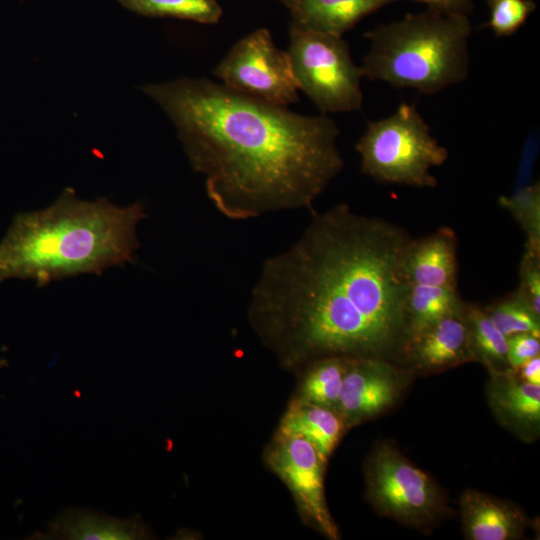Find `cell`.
Masks as SVG:
<instances>
[{
  "label": "cell",
  "instance_id": "obj_25",
  "mask_svg": "<svg viewBox=\"0 0 540 540\" xmlns=\"http://www.w3.org/2000/svg\"><path fill=\"white\" fill-rule=\"evenodd\" d=\"M539 252L528 248L520 266V287L516 294L540 316Z\"/></svg>",
  "mask_w": 540,
  "mask_h": 540
},
{
  "label": "cell",
  "instance_id": "obj_13",
  "mask_svg": "<svg viewBox=\"0 0 540 540\" xmlns=\"http://www.w3.org/2000/svg\"><path fill=\"white\" fill-rule=\"evenodd\" d=\"M465 534L472 540H509L522 535L526 519L511 504L475 490L460 500Z\"/></svg>",
  "mask_w": 540,
  "mask_h": 540
},
{
  "label": "cell",
  "instance_id": "obj_19",
  "mask_svg": "<svg viewBox=\"0 0 540 540\" xmlns=\"http://www.w3.org/2000/svg\"><path fill=\"white\" fill-rule=\"evenodd\" d=\"M463 305L455 287L411 285L405 307L407 339L460 311Z\"/></svg>",
  "mask_w": 540,
  "mask_h": 540
},
{
  "label": "cell",
  "instance_id": "obj_17",
  "mask_svg": "<svg viewBox=\"0 0 540 540\" xmlns=\"http://www.w3.org/2000/svg\"><path fill=\"white\" fill-rule=\"evenodd\" d=\"M512 368L490 370V401L505 422L518 427H531L540 420V385L517 378Z\"/></svg>",
  "mask_w": 540,
  "mask_h": 540
},
{
  "label": "cell",
  "instance_id": "obj_14",
  "mask_svg": "<svg viewBox=\"0 0 540 540\" xmlns=\"http://www.w3.org/2000/svg\"><path fill=\"white\" fill-rule=\"evenodd\" d=\"M43 538L135 540L150 538V532L139 518L118 519L86 509H69L51 521Z\"/></svg>",
  "mask_w": 540,
  "mask_h": 540
},
{
  "label": "cell",
  "instance_id": "obj_20",
  "mask_svg": "<svg viewBox=\"0 0 540 540\" xmlns=\"http://www.w3.org/2000/svg\"><path fill=\"white\" fill-rule=\"evenodd\" d=\"M464 317L474 359L482 361L490 370L510 367L507 361V338L496 327L486 310L464 304Z\"/></svg>",
  "mask_w": 540,
  "mask_h": 540
},
{
  "label": "cell",
  "instance_id": "obj_21",
  "mask_svg": "<svg viewBox=\"0 0 540 540\" xmlns=\"http://www.w3.org/2000/svg\"><path fill=\"white\" fill-rule=\"evenodd\" d=\"M127 9L144 16L172 17L214 24L223 10L217 0H117Z\"/></svg>",
  "mask_w": 540,
  "mask_h": 540
},
{
  "label": "cell",
  "instance_id": "obj_28",
  "mask_svg": "<svg viewBox=\"0 0 540 540\" xmlns=\"http://www.w3.org/2000/svg\"><path fill=\"white\" fill-rule=\"evenodd\" d=\"M520 378L530 384L540 385V357L539 355L525 362L519 367Z\"/></svg>",
  "mask_w": 540,
  "mask_h": 540
},
{
  "label": "cell",
  "instance_id": "obj_11",
  "mask_svg": "<svg viewBox=\"0 0 540 540\" xmlns=\"http://www.w3.org/2000/svg\"><path fill=\"white\" fill-rule=\"evenodd\" d=\"M411 285L457 288V238L442 227L435 233L410 243L403 262Z\"/></svg>",
  "mask_w": 540,
  "mask_h": 540
},
{
  "label": "cell",
  "instance_id": "obj_26",
  "mask_svg": "<svg viewBox=\"0 0 540 540\" xmlns=\"http://www.w3.org/2000/svg\"><path fill=\"white\" fill-rule=\"evenodd\" d=\"M539 352V336L519 333L507 337V361L513 370H517L525 362L538 356Z\"/></svg>",
  "mask_w": 540,
  "mask_h": 540
},
{
  "label": "cell",
  "instance_id": "obj_9",
  "mask_svg": "<svg viewBox=\"0 0 540 540\" xmlns=\"http://www.w3.org/2000/svg\"><path fill=\"white\" fill-rule=\"evenodd\" d=\"M264 461L291 492L302 520L327 538L338 539L324 493L327 462L316 448L304 438L276 432L265 448Z\"/></svg>",
  "mask_w": 540,
  "mask_h": 540
},
{
  "label": "cell",
  "instance_id": "obj_1",
  "mask_svg": "<svg viewBox=\"0 0 540 540\" xmlns=\"http://www.w3.org/2000/svg\"><path fill=\"white\" fill-rule=\"evenodd\" d=\"M412 240L346 204L313 214L294 244L263 262L247 308L252 330L293 372L328 356L383 358L407 341Z\"/></svg>",
  "mask_w": 540,
  "mask_h": 540
},
{
  "label": "cell",
  "instance_id": "obj_6",
  "mask_svg": "<svg viewBox=\"0 0 540 540\" xmlns=\"http://www.w3.org/2000/svg\"><path fill=\"white\" fill-rule=\"evenodd\" d=\"M289 38L287 52L297 86L323 114L361 108L363 74L342 36L291 25Z\"/></svg>",
  "mask_w": 540,
  "mask_h": 540
},
{
  "label": "cell",
  "instance_id": "obj_23",
  "mask_svg": "<svg viewBox=\"0 0 540 540\" xmlns=\"http://www.w3.org/2000/svg\"><path fill=\"white\" fill-rule=\"evenodd\" d=\"M502 207L519 221L528 236L527 247L540 250V191L539 184L520 188L514 195L501 197Z\"/></svg>",
  "mask_w": 540,
  "mask_h": 540
},
{
  "label": "cell",
  "instance_id": "obj_2",
  "mask_svg": "<svg viewBox=\"0 0 540 540\" xmlns=\"http://www.w3.org/2000/svg\"><path fill=\"white\" fill-rule=\"evenodd\" d=\"M141 89L173 123L209 200L228 219L310 209L344 166L339 128L326 114H298L205 78Z\"/></svg>",
  "mask_w": 540,
  "mask_h": 540
},
{
  "label": "cell",
  "instance_id": "obj_4",
  "mask_svg": "<svg viewBox=\"0 0 540 540\" xmlns=\"http://www.w3.org/2000/svg\"><path fill=\"white\" fill-rule=\"evenodd\" d=\"M471 31L467 15L432 8L381 24L365 35L370 47L360 66L363 77L438 93L468 77Z\"/></svg>",
  "mask_w": 540,
  "mask_h": 540
},
{
  "label": "cell",
  "instance_id": "obj_27",
  "mask_svg": "<svg viewBox=\"0 0 540 540\" xmlns=\"http://www.w3.org/2000/svg\"><path fill=\"white\" fill-rule=\"evenodd\" d=\"M429 8L452 14L469 15L473 10L472 0H415Z\"/></svg>",
  "mask_w": 540,
  "mask_h": 540
},
{
  "label": "cell",
  "instance_id": "obj_12",
  "mask_svg": "<svg viewBox=\"0 0 540 540\" xmlns=\"http://www.w3.org/2000/svg\"><path fill=\"white\" fill-rule=\"evenodd\" d=\"M406 346L422 368L454 366L474 359L463 308L409 337Z\"/></svg>",
  "mask_w": 540,
  "mask_h": 540
},
{
  "label": "cell",
  "instance_id": "obj_16",
  "mask_svg": "<svg viewBox=\"0 0 540 540\" xmlns=\"http://www.w3.org/2000/svg\"><path fill=\"white\" fill-rule=\"evenodd\" d=\"M345 430L335 410L291 399L277 432L304 438L327 462Z\"/></svg>",
  "mask_w": 540,
  "mask_h": 540
},
{
  "label": "cell",
  "instance_id": "obj_5",
  "mask_svg": "<svg viewBox=\"0 0 540 540\" xmlns=\"http://www.w3.org/2000/svg\"><path fill=\"white\" fill-rule=\"evenodd\" d=\"M361 170L373 179L417 188L434 187L431 169L448 158L415 104L401 103L390 116L371 121L356 144Z\"/></svg>",
  "mask_w": 540,
  "mask_h": 540
},
{
  "label": "cell",
  "instance_id": "obj_3",
  "mask_svg": "<svg viewBox=\"0 0 540 540\" xmlns=\"http://www.w3.org/2000/svg\"><path fill=\"white\" fill-rule=\"evenodd\" d=\"M141 202L117 206L77 197L66 188L48 207L16 215L0 242V283L27 279L37 286L132 262L140 247Z\"/></svg>",
  "mask_w": 540,
  "mask_h": 540
},
{
  "label": "cell",
  "instance_id": "obj_7",
  "mask_svg": "<svg viewBox=\"0 0 540 540\" xmlns=\"http://www.w3.org/2000/svg\"><path fill=\"white\" fill-rule=\"evenodd\" d=\"M213 73L223 85L268 103L287 106L298 100L288 52L276 47L266 28L241 38Z\"/></svg>",
  "mask_w": 540,
  "mask_h": 540
},
{
  "label": "cell",
  "instance_id": "obj_15",
  "mask_svg": "<svg viewBox=\"0 0 540 540\" xmlns=\"http://www.w3.org/2000/svg\"><path fill=\"white\" fill-rule=\"evenodd\" d=\"M397 0H296L289 9L298 28L342 36L360 20Z\"/></svg>",
  "mask_w": 540,
  "mask_h": 540
},
{
  "label": "cell",
  "instance_id": "obj_22",
  "mask_svg": "<svg viewBox=\"0 0 540 540\" xmlns=\"http://www.w3.org/2000/svg\"><path fill=\"white\" fill-rule=\"evenodd\" d=\"M485 310L506 338L519 333L539 336L540 316L516 292Z\"/></svg>",
  "mask_w": 540,
  "mask_h": 540
},
{
  "label": "cell",
  "instance_id": "obj_18",
  "mask_svg": "<svg viewBox=\"0 0 540 540\" xmlns=\"http://www.w3.org/2000/svg\"><path fill=\"white\" fill-rule=\"evenodd\" d=\"M349 357L328 356L316 359L298 372L299 385L292 400L336 411Z\"/></svg>",
  "mask_w": 540,
  "mask_h": 540
},
{
  "label": "cell",
  "instance_id": "obj_10",
  "mask_svg": "<svg viewBox=\"0 0 540 540\" xmlns=\"http://www.w3.org/2000/svg\"><path fill=\"white\" fill-rule=\"evenodd\" d=\"M401 384L400 371L382 357H349L336 408L345 429L388 408Z\"/></svg>",
  "mask_w": 540,
  "mask_h": 540
},
{
  "label": "cell",
  "instance_id": "obj_8",
  "mask_svg": "<svg viewBox=\"0 0 540 540\" xmlns=\"http://www.w3.org/2000/svg\"><path fill=\"white\" fill-rule=\"evenodd\" d=\"M366 482L375 508L400 522L421 525L439 512L441 497L433 480L391 446L383 444L373 451Z\"/></svg>",
  "mask_w": 540,
  "mask_h": 540
},
{
  "label": "cell",
  "instance_id": "obj_24",
  "mask_svg": "<svg viewBox=\"0 0 540 540\" xmlns=\"http://www.w3.org/2000/svg\"><path fill=\"white\" fill-rule=\"evenodd\" d=\"M490 10L486 26L498 37L516 33L535 10L533 0H487Z\"/></svg>",
  "mask_w": 540,
  "mask_h": 540
},
{
  "label": "cell",
  "instance_id": "obj_29",
  "mask_svg": "<svg viewBox=\"0 0 540 540\" xmlns=\"http://www.w3.org/2000/svg\"><path fill=\"white\" fill-rule=\"evenodd\" d=\"M277 1L283 3L285 6H287L290 9L296 0H277Z\"/></svg>",
  "mask_w": 540,
  "mask_h": 540
}]
</instances>
